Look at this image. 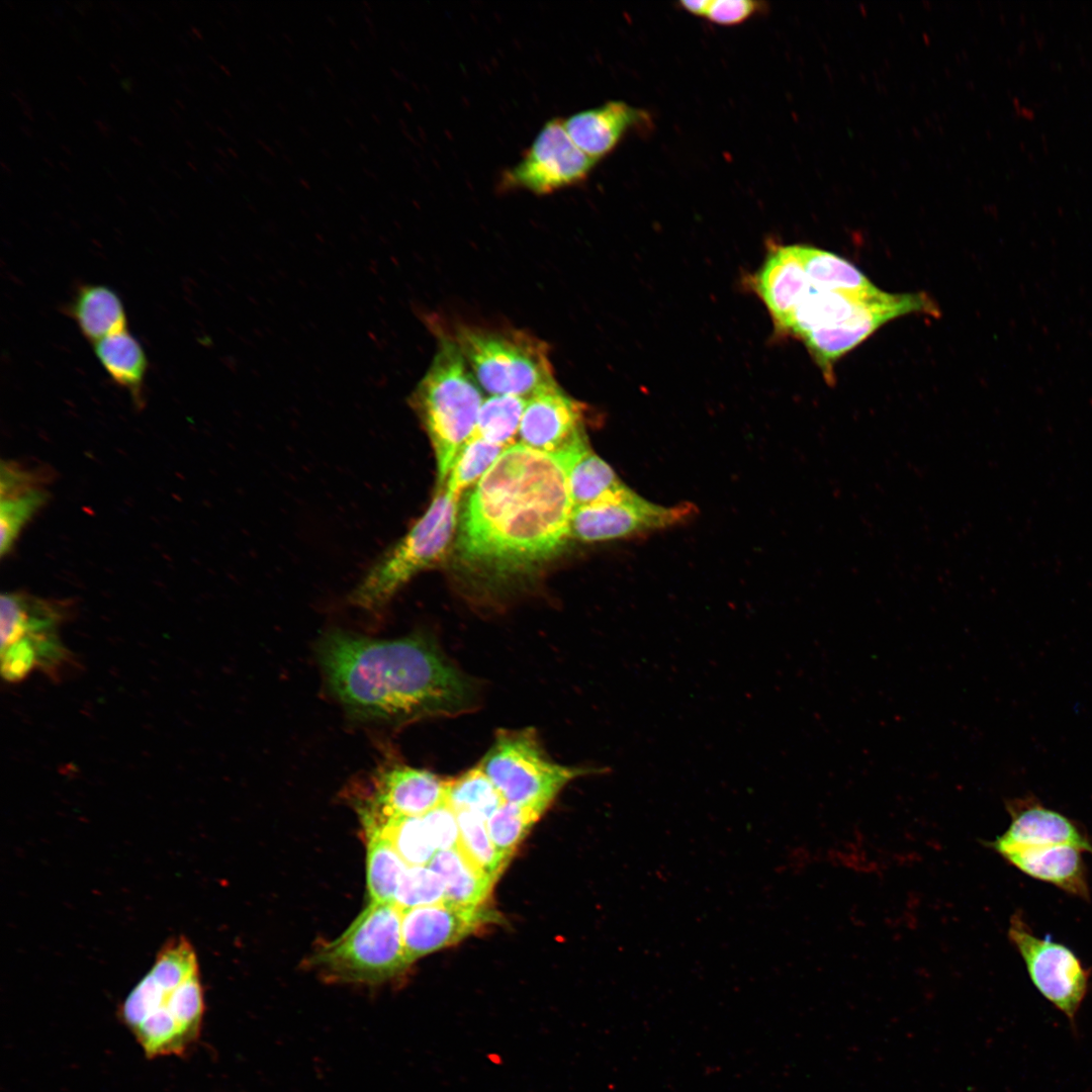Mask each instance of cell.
<instances>
[{"label": "cell", "mask_w": 1092, "mask_h": 1092, "mask_svg": "<svg viewBox=\"0 0 1092 1092\" xmlns=\"http://www.w3.org/2000/svg\"><path fill=\"white\" fill-rule=\"evenodd\" d=\"M598 162L574 144L563 118L556 116L543 124L521 159L500 173L496 186L502 192L547 195L580 185Z\"/></svg>", "instance_id": "ba28073f"}, {"label": "cell", "mask_w": 1092, "mask_h": 1092, "mask_svg": "<svg viewBox=\"0 0 1092 1092\" xmlns=\"http://www.w3.org/2000/svg\"><path fill=\"white\" fill-rule=\"evenodd\" d=\"M317 659L332 696L357 720L399 726L472 710L469 678L426 636L374 639L327 632Z\"/></svg>", "instance_id": "6da1fadb"}, {"label": "cell", "mask_w": 1092, "mask_h": 1092, "mask_svg": "<svg viewBox=\"0 0 1092 1092\" xmlns=\"http://www.w3.org/2000/svg\"><path fill=\"white\" fill-rule=\"evenodd\" d=\"M574 144L586 155L600 161L611 154L633 128L650 122L649 114L622 100L575 112L563 119Z\"/></svg>", "instance_id": "2e32d148"}, {"label": "cell", "mask_w": 1092, "mask_h": 1092, "mask_svg": "<svg viewBox=\"0 0 1092 1092\" xmlns=\"http://www.w3.org/2000/svg\"><path fill=\"white\" fill-rule=\"evenodd\" d=\"M429 369L414 389L410 404L434 449L439 486L473 436L483 402L482 389L450 337H440Z\"/></svg>", "instance_id": "3957f363"}, {"label": "cell", "mask_w": 1092, "mask_h": 1092, "mask_svg": "<svg viewBox=\"0 0 1092 1092\" xmlns=\"http://www.w3.org/2000/svg\"><path fill=\"white\" fill-rule=\"evenodd\" d=\"M449 780L400 763L379 766L369 778L368 793L358 801L362 824L425 815L446 802Z\"/></svg>", "instance_id": "8fae6325"}, {"label": "cell", "mask_w": 1092, "mask_h": 1092, "mask_svg": "<svg viewBox=\"0 0 1092 1092\" xmlns=\"http://www.w3.org/2000/svg\"><path fill=\"white\" fill-rule=\"evenodd\" d=\"M712 0H685L678 3L679 7L695 16L706 17Z\"/></svg>", "instance_id": "b9f144b4"}, {"label": "cell", "mask_w": 1092, "mask_h": 1092, "mask_svg": "<svg viewBox=\"0 0 1092 1092\" xmlns=\"http://www.w3.org/2000/svg\"><path fill=\"white\" fill-rule=\"evenodd\" d=\"M456 814L460 829L459 846L481 871L495 882L508 862L499 855L492 843L486 820L468 810L457 811Z\"/></svg>", "instance_id": "f546056e"}, {"label": "cell", "mask_w": 1092, "mask_h": 1092, "mask_svg": "<svg viewBox=\"0 0 1092 1092\" xmlns=\"http://www.w3.org/2000/svg\"><path fill=\"white\" fill-rule=\"evenodd\" d=\"M477 765L505 802L540 814L571 780L598 770L557 763L543 749L532 728L497 731Z\"/></svg>", "instance_id": "52a82bcc"}, {"label": "cell", "mask_w": 1092, "mask_h": 1092, "mask_svg": "<svg viewBox=\"0 0 1092 1092\" xmlns=\"http://www.w3.org/2000/svg\"><path fill=\"white\" fill-rule=\"evenodd\" d=\"M558 457L567 472L572 508L595 504L628 487L588 442Z\"/></svg>", "instance_id": "44dd1931"}, {"label": "cell", "mask_w": 1092, "mask_h": 1092, "mask_svg": "<svg viewBox=\"0 0 1092 1092\" xmlns=\"http://www.w3.org/2000/svg\"><path fill=\"white\" fill-rule=\"evenodd\" d=\"M428 867L442 878L445 901L465 907L484 906L494 881L460 846L436 851Z\"/></svg>", "instance_id": "7402d4cb"}, {"label": "cell", "mask_w": 1092, "mask_h": 1092, "mask_svg": "<svg viewBox=\"0 0 1092 1092\" xmlns=\"http://www.w3.org/2000/svg\"><path fill=\"white\" fill-rule=\"evenodd\" d=\"M58 631H33L23 636L33 647L36 667L55 681L64 680L80 670L79 661L62 643Z\"/></svg>", "instance_id": "e575fe53"}, {"label": "cell", "mask_w": 1092, "mask_h": 1092, "mask_svg": "<svg viewBox=\"0 0 1092 1092\" xmlns=\"http://www.w3.org/2000/svg\"><path fill=\"white\" fill-rule=\"evenodd\" d=\"M367 837V889L373 903H393L406 862L391 842L374 828L364 829Z\"/></svg>", "instance_id": "484cf974"}, {"label": "cell", "mask_w": 1092, "mask_h": 1092, "mask_svg": "<svg viewBox=\"0 0 1092 1092\" xmlns=\"http://www.w3.org/2000/svg\"><path fill=\"white\" fill-rule=\"evenodd\" d=\"M48 492L31 470L2 461L0 472V552L8 553L23 527L47 502Z\"/></svg>", "instance_id": "d6986e66"}, {"label": "cell", "mask_w": 1092, "mask_h": 1092, "mask_svg": "<svg viewBox=\"0 0 1092 1092\" xmlns=\"http://www.w3.org/2000/svg\"><path fill=\"white\" fill-rule=\"evenodd\" d=\"M363 827L374 828L385 836L408 867L428 866L436 852L423 816L392 817Z\"/></svg>", "instance_id": "83f0119b"}, {"label": "cell", "mask_w": 1092, "mask_h": 1092, "mask_svg": "<svg viewBox=\"0 0 1092 1092\" xmlns=\"http://www.w3.org/2000/svg\"><path fill=\"white\" fill-rule=\"evenodd\" d=\"M1008 937L1037 991L1074 1020L1088 991L1091 971L1069 946L1037 936L1020 912L1011 916Z\"/></svg>", "instance_id": "9c48e42d"}, {"label": "cell", "mask_w": 1092, "mask_h": 1092, "mask_svg": "<svg viewBox=\"0 0 1092 1092\" xmlns=\"http://www.w3.org/2000/svg\"><path fill=\"white\" fill-rule=\"evenodd\" d=\"M586 442L583 405L569 396L556 380L526 398L518 443L559 456Z\"/></svg>", "instance_id": "4fadbf2b"}, {"label": "cell", "mask_w": 1092, "mask_h": 1092, "mask_svg": "<svg viewBox=\"0 0 1092 1092\" xmlns=\"http://www.w3.org/2000/svg\"><path fill=\"white\" fill-rule=\"evenodd\" d=\"M36 667L35 653L25 638L1 648V672L5 680H23Z\"/></svg>", "instance_id": "ab89813d"}, {"label": "cell", "mask_w": 1092, "mask_h": 1092, "mask_svg": "<svg viewBox=\"0 0 1092 1092\" xmlns=\"http://www.w3.org/2000/svg\"><path fill=\"white\" fill-rule=\"evenodd\" d=\"M130 139H131V140H132V141H133V142H134L135 144H139L140 146H142V143H141V142H140L139 140H135V139H133V136H130Z\"/></svg>", "instance_id": "7bdbcfd3"}, {"label": "cell", "mask_w": 1092, "mask_h": 1092, "mask_svg": "<svg viewBox=\"0 0 1092 1092\" xmlns=\"http://www.w3.org/2000/svg\"><path fill=\"white\" fill-rule=\"evenodd\" d=\"M802 254L810 285L816 289L840 292L862 299H877L886 293L854 265L833 253L802 246Z\"/></svg>", "instance_id": "603a6c76"}, {"label": "cell", "mask_w": 1092, "mask_h": 1092, "mask_svg": "<svg viewBox=\"0 0 1092 1092\" xmlns=\"http://www.w3.org/2000/svg\"><path fill=\"white\" fill-rule=\"evenodd\" d=\"M149 973L166 992L197 974L196 956L190 942L183 936L169 939L157 953Z\"/></svg>", "instance_id": "836d02e7"}, {"label": "cell", "mask_w": 1092, "mask_h": 1092, "mask_svg": "<svg viewBox=\"0 0 1092 1092\" xmlns=\"http://www.w3.org/2000/svg\"><path fill=\"white\" fill-rule=\"evenodd\" d=\"M505 449L472 436L457 454L445 482L446 488L460 496L464 489L483 476Z\"/></svg>", "instance_id": "4dcf8cb0"}, {"label": "cell", "mask_w": 1092, "mask_h": 1092, "mask_svg": "<svg viewBox=\"0 0 1092 1092\" xmlns=\"http://www.w3.org/2000/svg\"><path fill=\"white\" fill-rule=\"evenodd\" d=\"M809 287L801 245L777 247L755 277L756 291L783 332H788L793 313Z\"/></svg>", "instance_id": "e0dca14e"}, {"label": "cell", "mask_w": 1092, "mask_h": 1092, "mask_svg": "<svg viewBox=\"0 0 1092 1092\" xmlns=\"http://www.w3.org/2000/svg\"><path fill=\"white\" fill-rule=\"evenodd\" d=\"M309 964L332 982L381 984L410 966L402 943L401 910L370 904L338 938L321 946Z\"/></svg>", "instance_id": "277c9868"}, {"label": "cell", "mask_w": 1092, "mask_h": 1092, "mask_svg": "<svg viewBox=\"0 0 1092 1092\" xmlns=\"http://www.w3.org/2000/svg\"><path fill=\"white\" fill-rule=\"evenodd\" d=\"M761 5L750 0H712L706 18L717 25H737L759 12Z\"/></svg>", "instance_id": "60d3db41"}, {"label": "cell", "mask_w": 1092, "mask_h": 1092, "mask_svg": "<svg viewBox=\"0 0 1092 1092\" xmlns=\"http://www.w3.org/2000/svg\"><path fill=\"white\" fill-rule=\"evenodd\" d=\"M1083 852L1079 847L1060 844L1017 849L1001 856L1026 876L1089 901L1090 888Z\"/></svg>", "instance_id": "ac0fdd59"}, {"label": "cell", "mask_w": 1092, "mask_h": 1092, "mask_svg": "<svg viewBox=\"0 0 1092 1092\" xmlns=\"http://www.w3.org/2000/svg\"><path fill=\"white\" fill-rule=\"evenodd\" d=\"M133 1032L148 1057L179 1054L192 1041L165 1005L150 1014Z\"/></svg>", "instance_id": "d6a6232c"}, {"label": "cell", "mask_w": 1092, "mask_h": 1092, "mask_svg": "<svg viewBox=\"0 0 1092 1092\" xmlns=\"http://www.w3.org/2000/svg\"><path fill=\"white\" fill-rule=\"evenodd\" d=\"M540 816L533 809L505 802L486 820L490 839L507 862Z\"/></svg>", "instance_id": "1f68e13d"}, {"label": "cell", "mask_w": 1092, "mask_h": 1092, "mask_svg": "<svg viewBox=\"0 0 1092 1092\" xmlns=\"http://www.w3.org/2000/svg\"><path fill=\"white\" fill-rule=\"evenodd\" d=\"M67 312L82 335L96 343L126 329V315L119 295L103 284H83L67 305Z\"/></svg>", "instance_id": "ffe728a7"}, {"label": "cell", "mask_w": 1092, "mask_h": 1092, "mask_svg": "<svg viewBox=\"0 0 1092 1092\" xmlns=\"http://www.w3.org/2000/svg\"><path fill=\"white\" fill-rule=\"evenodd\" d=\"M423 820L436 851L459 846L457 814L446 802L423 815Z\"/></svg>", "instance_id": "f35d334b"}, {"label": "cell", "mask_w": 1092, "mask_h": 1092, "mask_svg": "<svg viewBox=\"0 0 1092 1092\" xmlns=\"http://www.w3.org/2000/svg\"><path fill=\"white\" fill-rule=\"evenodd\" d=\"M1011 822L987 843L1000 855L1023 848L1068 844L1092 854V841L1077 821L1043 806L1032 795L1006 801Z\"/></svg>", "instance_id": "5bb4252c"}, {"label": "cell", "mask_w": 1092, "mask_h": 1092, "mask_svg": "<svg viewBox=\"0 0 1092 1092\" xmlns=\"http://www.w3.org/2000/svg\"><path fill=\"white\" fill-rule=\"evenodd\" d=\"M94 352L111 379L141 403L148 359L139 341L125 329L94 343Z\"/></svg>", "instance_id": "cb8c5ba5"}, {"label": "cell", "mask_w": 1092, "mask_h": 1092, "mask_svg": "<svg viewBox=\"0 0 1092 1092\" xmlns=\"http://www.w3.org/2000/svg\"><path fill=\"white\" fill-rule=\"evenodd\" d=\"M446 803L455 812L468 810L487 820L505 800L487 776L476 765L449 780Z\"/></svg>", "instance_id": "f1b7e54d"}, {"label": "cell", "mask_w": 1092, "mask_h": 1092, "mask_svg": "<svg viewBox=\"0 0 1092 1092\" xmlns=\"http://www.w3.org/2000/svg\"><path fill=\"white\" fill-rule=\"evenodd\" d=\"M937 315V306L924 293H886L868 302L850 318L830 328H823L803 338L810 353L827 380L833 379V365L883 325L909 313Z\"/></svg>", "instance_id": "7c38bea8"}, {"label": "cell", "mask_w": 1092, "mask_h": 1092, "mask_svg": "<svg viewBox=\"0 0 1092 1092\" xmlns=\"http://www.w3.org/2000/svg\"><path fill=\"white\" fill-rule=\"evenodd\" d=\"M483 907H465L447 901L401 910V936L408 964L453 945L489 921Z\"/></svg>", "instance_id": "9a60e30c"}, {"label": "cell", "mask_w": 1092, "mask_h": 1092, "mask_svg": "<svg viewBox=\"0 0 1092 1092\" xmlns=\"http://www.w3.org/2000/svg\"><path fill=\"white\" fill-rule=\"evenodd\" d=\"M459 496L440 489L411 530L366 572L351 594V602L377 610L416 574L435 566L445 556L458 522Z\"/></svg>", "instance_id": "8992f818"}, {"label": "cell", "mask_w": 1092, "mask_h": 1092, "mask_svg": "<svg viewBox=\"0 0 1092 1092\" xmlns=\"http://www.w3.org/2000/svg\"><path fill=\"white\" fill-rule=\"evenodd\" d=\"M166 993L148 973L124 1000L121 1007L123 1021L133 1031L150 1014L165 1004Z\"/></svg>", "instance_id": "74e56055"}, {"label": "cell", "mask_w": 1092, "mask_h": 1092, "mask_svg": "<svg viewBox=\"0 0 1092 1092\" xmlns=\"http://www.w3.org/2000/svg\"><path fill=\"white\" fill-rule=\"evenodd\" d=\"M571 512L561 458L516 443L472 489L460 520L459 554L498 572L536 565L565 546Z\"/></svg>", "instance_id": "7a4b0ae2"}, {"label": "cell", "mask_w": 1092, "mask_h": 1092, "mask_svg": "<svg viewBox=\"0 0 1092 1092\" xmlns=\"http://www.w3.org/2000/svg\"><path fill=\"white\" fill-rule=\"evenodd\" d=\"M696 512L691 503L653 504L626 487L592 505L572 508L569 535L582 542H603L669 528Z\"/></svg>", "instance_id": "30bf717a"}, {"label": "cell", "mask_w": 1092, "mask_h": 1092, "mask_svg": "<svg viewBox=\"0 0 1092 1092\" xmlns=\"http://www.w3.org/2000/svg\"><path fill=\"white\" fill-rule=\"evenodd\" d=\"M452 339L489 395L528 398L555 380L549 347L526 332L459 326Z\"/></svg>", "instance_id": "5b68a950"}, {"label": "cell", "mask_w": 1092, "mask_h": 1092, "mask_svg": "<svg viewBox=\"0 0 1092 1092\" xmlns=\"http://www.w3.org/2000/svg\"><path fill=\"white\" fill-rule=\"evenodd\" d=\"M164 1005L193 1040L198 1035L203 1014V996L198 973L167 992Z\"/></svg>", "instance_id": "8d00e7d4"}, {"label": "cell", "mask_w": 1092, "mask_h": 1092, "mask_svg": "<svg viewBox=\"0 0 1092 1092\" xmlns=\"http://www.w3.org/2000/svg\"><path fill=\"white\" fill-rule=\"evenodd\" d=\"M873 300L876 299H862L840 292L820 290L810 285L793 313L788 332L803 339L814 331L834 327L850 318Z\"/></svg>", "instance_id": "d4e9b609"}, {"label": "cell", "mask_w": 1092, "mask_h": 1092, "mask_svg": "<svg viewBox=\"0 0 1092 1092\" xmlns=\"http://www.w3.org/2000/svg\"><path fill=\"white\" fill-rule=\"evenodd\" d=\"M442 878L428 866L407 867L399 881L394 904L400 910L445 901Z\"/></svg>", "instance_id": "d590c367"}, {"label": "cell", "mask_w": 1092, "mask_h": 1092, "mask_svg": "<svg viewBox=\"0 0 1092 1092\" xmlns=\"http://www.w3.org/2000/svg\"><path fill=\"white\" fill-rule=\"evenodd\" d=\"M526 398L489 395L483 399L473 436L508 448L518 441Z\"/></svg>", "instance_id": "4316f807"}]
</instances>
